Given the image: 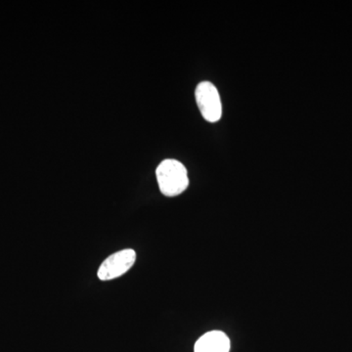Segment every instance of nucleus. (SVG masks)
Here are the masks:
<instances>
[{
	"instance_id": "20e7f679",
	"label": "nucleus",
	"mask_w": 352,
	"mask_h": 352,
	"mask_svg": "<svg viewBox=\"0 0 352 352\" xmlns=\"http://www.w3.org/2000/svg\"><path fill=\"white\" fill-rule=\"evenodd\" d=\"M230 346L228 336L221 331L214 330L204 333L197 340L194 352H229Z\"/></svg>"
},
{
	"instance_id": "f257e3e1",
	"label": "nucleus",
	"mask_w": 352,
	"mask_h": 352,
	"mask_svg": "<svg viewBox=\"0 0 352 352\" xmlns=\"http://www.w3.org/2000/svg\"><path fill=\"white\" fill-rule=\"evenodd\" d=\"M156 175L160 190L164 196L176 197L188 188V171L179 161L164 160L157 166Z\"/></svg>"
},
{
	"instance_id": "f03ea898",
	"label": "nucleus",
	"mask_w": 352,
	"mask_h": 352,
	"mask_svg": "<svg viewBox=\"0 0 352 352\" xmlns=\"http://www.w3.org/2000/svg\"><path fill=\"white\" fill-rule=\"evenodd\" d=\"M196 102L204 119L217 122L221 119L222 104L219 90L214 83L201 82L195 90Z\"/></svg>"
},
{
	"instance_id": "7ed1b4c3",
	"label": "nucleus",
	"mask_w": 352,
	"mask_h": 352,
	"mask_svg": "<svg viewBox=\"0 0 352 352\" xmlns=\"http://www.w3.org/2000/svg\"><path fill=\"white\" fill-rule=\"evenodd\" d=\"M136 261V252L132 249L122 250L109 256L97 271L101 281H110L126 274Z\"/></svg>"
}]
</instances>
